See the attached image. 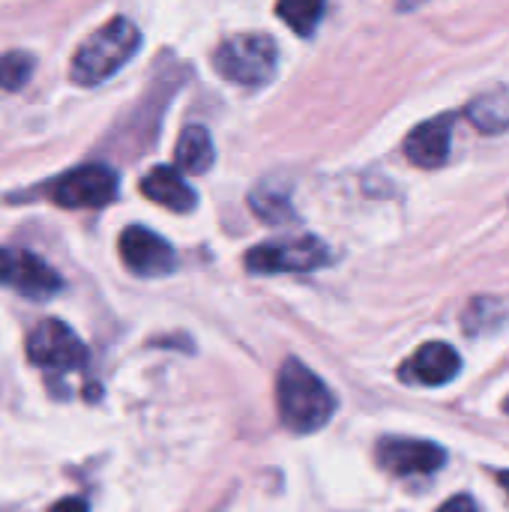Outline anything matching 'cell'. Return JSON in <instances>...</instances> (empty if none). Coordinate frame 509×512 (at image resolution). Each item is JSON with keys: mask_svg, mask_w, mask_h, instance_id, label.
<instances>
[{"mask_svg": "<svg viewBox=\"0 0 509 512\" xmlns=\"http://www.w3.org/2000/svg\"><path fill=\"white\" fill-rule=\"evenodd\" d=\"M375 459L393 477H420V474H435L438 468H444L447 453L432 441L384 438L378 441Z\"/></svg>", "mask_w": 509, "mask_h": 512, "instance_id": "obj_9", "label": "cell"}, {"mask_svg": "<svg viewBox=\"0 0 509 512\" xmlns=\"http://www.w3.org/2000/svg\"><path fill=\"white\" fill-rule=\"evenodd\" d=\"M48 512H87V504L81 498H66V501L54 504Z\"/></svg>", "mask_w": 509, "mask_h": 512, "instance_id": "obj_19", "label": "cell"}, {"mask_svg": "<svg viewBox=\"0 0 509 512\" xmlns=\"http://www.w3.org/2000/svg\"><path fill=\"white\" fill-rule=\"evenodd\" d=\"M450 141H453V117L450 114L432 117L408 135L405 153L420 168H441L450 156Z\"/></svg>", "mask_w": 509, "mask_h": 512, "instance_id": "obj_11", "label": "cell"}, {"mask_svg": "<svg viewBox=\"0 0 509 512\" xmlns=\"http://www.w3.org/2000/svg\"><path fill=\"white\" fill-rule=\"evenodd\" d=\"M459 369H462V357L456 354V348H450L447 342H429L402 366V381L444 387L459 375Z\"/></svg>", "mask_w": 509, "mask_h": 512, "instance_id": "obj_10", "label": "cell"}, {"mask_svg": "<svg viewBox=\"0 0 509 512\" xmlns=\"http://www.w3.org/2000/svg\"><path fill=\"white\" fill-rule=\"evenodd\" d=\"M213 63L222 78L243 87H258L276 75L279 51L267 33H237L216 48Z\"/></svg>", "mask_w": 509, "mask_h": 512, "instance_id": "obj_3", "label": "cell"}, {"mask_svg": "<svg viewBox=\"0 0 509 512\" xmlns=\"http://www.w3.org/2000/svg\"><path fill=\"white\" fill-rule=\"evenodd\" d=\"M0 285L30 300H48L63 288V279L27 249H0Z\"/></svg>", "mask_w": 509, "mask_h": 512, "instance_id": "obj_7", "label": "cell"}, {"mask_svg": "<svg viewBox=\"0 0 509 512\" xmlns=\"http://www.w3.org/2000/svg\"><path fill=\"white\" fill-rule=\"evenodd\" d=\"M498 480H501V486L507 489V495H509V471H504V474H498Z\"/></svg>", "mask_w": 509, "mask_h": 512, "instance_id": "obj_20", "label": "cell"}, {"mask_svg": "<svg viewBox=\"0 0 509 512\" xmlns=\"http://www.w3.org/2000/svg\"><path fill=\"white\" fill-rule=\"evenodd\" d=\"M120 258L135 276H168L177 267V252L156 231L132 225L120 234Z\"/></svg>", "mask_w": 509, "mask_h": 512, "instance_id": "obj_8", "label": "cell"}, {"mask_svg": "<svg viewBox=\"0 0 509 512\" xmlns=\"http://www.w3.org/2000/svg\"><path fill=\"white\" fill-rule=\"evenodd\" d=\"M438 512H480V507L474 504V498H468V495H456V498H450L444 507Z\"/></svg>", "mask_w": 509, "mask_h": 512, "instance_id": "obj_18", "label": "cell"}, {"mask_svg": "<svg viewBox=\"0 0 509 512\" xmlns=\"http://www.w3.org/2000/svg\"><path fill=\"white\" fill-rule=\"evenodd\" d=\"M216 159V150H213V138L204 126H186L177 138V153H174V162L180 171L186 174H204Z\"/></svg>", "mask_w": 509, "mask_h": 512, "instance_id": "obj_13", "label": "cell"}, {"mask_svg": "<svg viewBox=\"0 0 509 512\" xmlns=\"http://www.w3.org/2000/svg\"><path fill=\"white\" fill-rule=\"evenodd\" d=\"M330 249L318 237H291V240H270L246 255V270L252 273H309L330 264Z\"/></svg>", "mask_w": 509, "mask_h": 512, "instance_id": "obj_4", "label": "cell"}, {"mask_svg": "<svg viewBox=\"0 0 509 512\" xmlns=\"http://www.w3.org/2000/svg\"><path fill=\"white\" fill-rule=\"evenodd\" d=\"M51 198L69 210L105 207L117 198V174L108 165H81L51 183Z\"/></svg>", "mask_w": 509, "mask_h": 512, "instance_id": "obj_6", "label": "cell"}, {"mask_svg": "<svg viewBox=\"0 0 509 512\" xmlns=\"http://www.w3.org/2000/svg\"><path fill=\"white\" fill-rule=\"evenodd\" d=\"M141 45V33L129 18H111L96 33H90L72 57L69 75L75 84L93 87L108 81L120 66H126Z\"/></svg>", "mask_w": 509, "mask_h": 512, "instance_id": "obj_2", "label": "cell"}, {"mask_svg": "<svg viewBox=\"0 0 509 512\" xmlns=\"http://www.w3.org/2000/svg\"><path fill=\"white\" fill-rule=\"evenodd\" d=\"M468 117L471 123L486 132V135H498L509 129V93H483L468 105Z\"/></svg>", "mask_w": 509, "mask_h": 512, "instance_id": "obj_14", "label": "cell"}, {"mask_svg": "<svg viewBox=\"0 0 509 512\" xmlns=\"http://www.w3.org/2000/svg\"><path fill=\"white\" fill-rule=\"evenodd\" d=\"M141 192H144L153 204L168 207V210H174V213H189V210H195V204H198V198H195L192 186L183 180L180 168H171V165L153 168V171L141 180Z\"/></svg>", "mask_w": 509, "mask_h": 512, "instance_id": "obj_12", "label": "cell"}, {"mask_svg": "<svg viewBox=\"0 0 509 512\" xmlns=\"http://www.w3.org/2000/svg\"><path fill=\"white\" fill-rule=\"evenodd\" d=\"M276 405H279L282 423L297 435L324 429L336 411V399H333L330 387L306 363H300L294 357L285 360L279 369Z\"/></svg>", "mask_w": 509, "mask_h": 512, "instance_id": "obj_1", "label": "cell"}, {"mask_svg": "<svg viewBox=\"0 0 509 512\" xmlns=\"http://www.w3.org/2000/svg\"><path fill=\"white\" fill-rule=\"evenodd\" d=\"M255 216L261 222H270V225H285V222H294V204L288 198L285 189H273L270 183H261L252 189V198H249Z\"/></svg>", "mask_w": 509, "mask_h": 512, "instance_id": "obj_15", "label": "cell"}, {"mask_svg": "<svg viewBox=\"0 0 509 512\" xmlns=\"http://www.w3.org/2000/svg\"><path fill=\"white\" fill-rule=\"evenodd\" d=\"M27 360L48 372H72L87 366V348L63 321H42L27 336Z\"/></svg>", "mask_w": 509, "mask_h": 512, "instance_id": "obj_5", "label": "cell"}, {"mask_svg": "<svg viewBox=\"0 0 509 512\" xmlns=\"http://www.w3.org/2000/svg\"><path fill=\"white\" fill-rule=\"evenodd\" d=\"M327 0H279L276 12L279 18L300 36H312L318 21L324 18Z\"/></svg>", "mask_w": 509, "mask_h": 512, "instance_id": "obj_16", "label": "cell"}, {"mask_svg": "<svg viewBox=\"0 0 509 512\" xmlns=\"http://www.w3.org/2000/svg\"><path fill=\"white\" fill-rule=\"evenodd\" d=\"M33 66H36V60L27 51H6V54H0V87L3 90H21L30 81Z\"/></svg>", "mask_w": 509, "mask_h": 512, "instance_id": "obj_17", "label": "cell"}]
</instances>
